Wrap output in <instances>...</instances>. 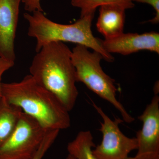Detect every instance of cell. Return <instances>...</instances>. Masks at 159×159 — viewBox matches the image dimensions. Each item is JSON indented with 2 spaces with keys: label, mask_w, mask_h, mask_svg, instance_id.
<instances>
[{
  "label": "cell",
  "mask_w": 159,
  "mask_h": 159,
  "mask_svg": "<svg viewBox=\"0 0 159 159\" xmlns=\"http://www.w3.org/2000/svg\"><path fill=\"white\" fill-rule=\"evenodd\" d=\"M125 159H136L134 157H128L127 158Z\"/></svg>",
  "instance_id": "obj_19"
},
{
  "label": "cell",
  "mask_w": 159,
  "mask_h": 159,
  "mask_svg": "<svg viewBox=\"0 0 159 159\" xmlns=\"http://www.w3.org/2000/svg\"><path fill=\"white\" fill-rule=\"evenodd\" d=\"M138 119L142 128L136 133V159H159V96H154Z\"/></svg>",
  "instance_id": "obj_7"
},
{
  "label": "cell",
  "mask_w": 159,
  "mask_h": 159,
  "mask_svg": "<svg viewBox=\"0 0 159 159\" xmlns=\"http://www.w3.org/2000/svg\"><path fill=\"white\" fill-rule=\"evenodd\" d=\"M66 159H75L74 158V157H72V156H71L70 155L68 154V155L67 156V157H66Z\"/></svg>",
  "instance_id": "obj_18"
},
{
  "label": "cell",
  "mask_w": 159,
  "mask_h": 159,
  "mask_svg": "<svg viewBox=\"0 0 159 159\" xmlns=\"http://www.w3.org/2000/svg\"><path fill=\"white\" fill-rule=\"evenodd\" d=\"M2 93L7 102L20 109L46 129L60 131L70 126L69 111L30 74L19 82L2 83Z\"/></svg>",
  "instance_id": "obj_2"
},
{
  "label": "cell",
  "mask_w": 159,
  "mask_h": 159,
  "mask_svg": "<svg viewBox=\"0 0 159 159\" xmlns=\"http://www.w3.org/2000/svg\"><path fill=\"white\" fill-rule=\"evenodd\" d=\"M131 2H139L146 3L153 7L156 11V16L154 18L150 20V22L153 24H157L159 22V0H128Z\"/></svg>",
  "instance_id": "obj_17"
},
{
  "label": "cell",
  "mask_w": 159,
  "mask_h": 159,
  "mask_svg": "<svg viewBox=\"0 0 159 159\" xmlns=\"http://www.w3.org/2000/svg\"><path fill=\"white\" fill-rule=\"evenodd\" d=\"M84 46L77 45L72 51V59L76 70L77 82L82 83L100 98L112 104L122 116L124 122L130 123L134 119L117 98L115 80L103 71L100 61L101 54L91 52Z\"/></svg>",
  "instance_id": "obj_4"
},
{
  "label": "cell",
  "mask_w": 159,
  "mask_h": 159,
  "mask_svg": "<svg viewBox=\"0 0 159 159\" xmlns=\"http://www.w3.org/2000/svg\"><path fill=\"white\" fill-rule=\"evenodd\" d=\"M60 130L47 129L39 148L32 159H42L59 134Z\"/></svg>",
  "instance_id": "obj_14"
},
{
  "label": "cell",
  "mask_w": 159,
  "mask_h": 159,
  "mask_svg": "<svg viewBox=\"0 0 159 159\" xmlns=\"http://www.w3.org/2000/svg\"><path fill=\"white\" fill-rule=\"evenodd\" d=\"M101 43L110 54L126 55L144 50L159 53V34L154 31L141 34L123 32L116 37L101 40Z\"/></svg>",
  "instance_id": "obj_8"
},
{
  "label": "cell",
  "mask_w": 159,
  "mask_h": 159,
  "mask_svg": "<svg viewBox=\"0 0 159 159\" xmlns=\"http://www.w3.org/2000/svg\"><path fill=\"white\" fill-rule=\"evenodd\" d=\"M21 2L22 0H0V57L14 62Z\"/></svg>",
  "instance_id": "obj_9"
},
{
  "label": "cell",
  "mask_w": 159,
  "mask_h": 159,
  "mask_svg": "<svg viewBox=\"0 0 159 159\" xmlns=\"http://www.w3.org/2000/svg\"><path fill=\"white\" fill-rule=\"evenodd\" d=\"M30 75L54 94L68 111L78 96L72 51L64 43L53 42L43 46L33 57Z\"/></svg>",
  "instance_id": "obj_1"
},
{
  "label": "cell",
  "mask_w": 159,
  "mask_h": 159,
  "mask_svg": "<svg viewBox=\"0 0 159 159\" xmlns=\"http://www.w3.org/2000/svg\"><path fill=\"white\" fill-rule=\"evenodd\" d=\"M15 62L7 60L0 57V99L2 98V82L3 74L14 66Z\"/></svg>",
  "instance_id": "obj_16"
},
{
  "label": "cell",
  "mask_w": 159,
  "mask_h": 159,
  "mask_svg": "<svg viewBox=\"0 0 159 159\" xmlns=\"http://www.w3.org/2000/svg\"><path fill=\"white\" fill-rule=\"evenodd\" d=\"M93 106L102 119L99 130L102 135V141L93 149L97 159H125L133 151L138 148L136 137L129 138L120 130L119 125L124 122L120 118L114 120L104 112L101 107L93 102Z\"/></svg>",
  "instance_id": "obj_6"
},
{
  "label": "cell",
  "mask_w": 159,
  "mask_h": 159,
  "mask_svg": "<svg viewBox=\"0 0 159 159\" xmlns=\"http://www.w3.org/2000/svg\"><path fill=\"white\" fill-rule=\"evenodd\" d=\"M47 130L22 112L13 132L0 148V159H32Z\"/></svg>",
  "instance_id": "obj_5"
},
{
  "label": "cell",
  "mask_w": 159,
  "mask_h": 159,
  "mask_svg": "<svg viewBox=\"0 0 159 159\" xmlns=\"http://www.w3.org/2000/svg\"><path fill=\"white\" fill-rule=\"evenodd\" d=\"M95 12L80 16L72 24H59L46 17L43 11L26 12L24 18L28 23V34L36 40L37 52L49 43L53 42H70L84 46L99 53L108 62L114 60L111 54L102 48L101 39L94 37L92 32V21Z\"/></svg>",
  "instance_id": "obj_3"
},
{
  "label": "cell",
  "mask_w": 159,
  "mask_h": 159,
  "mask_svg": "<svg viewBox=\"0 0 159 159\" xmlns=\"http://www.w3.org/2000/svg\"><path fill=\"white\" fill-rule=\"evenodd\" d=\"M22 112L3 97L0 99V148L13 132Z\"/></svg>",
  "instance_id": "obj_11"
},
{
  "label": "cell",
  "mask_w": 159,
  "mask_h": 159,
  "mask_svg": "<svg viewBox=\"0 0 159 159\" xmlns=\"http://www.w3.org/2000/svg\"><path fill=\"white\" fill-rule=\"evenodd\" d=\"M128 0L121 2L107 4L99 7L97 20V30L105 39L116 37L123 32L125 11L134 7Z\"/></svg>",
  "instance_id": "obj_10"
},
{
  "label": "cell",
  "mask_w": 159,
  "mask_h": 159,
  "mask_svg": "<svg viewBox=\"0 0 159 159\" xmlns=\"http://www.w3.org/2000/svg\"><path fill=\"white\" fill-rule=\"evenodd\" d=\"M93 137L90 131L79 132L73 141L67 145L69 154L75 159H97L93 153L95 147Z\"/></svg>",
  "instance_id": "obj_12"
},
{
  "label": "cell",
  "mask_w": 159,
  "mask_h": 159,
  "mask_svg": "<svg viewBox=\"0 0 159 159\" xmlns=\"http://www.w3.org/2000/svg\"><path fill=\"white\" fill-rule=\"evenodd\" d=\"M125 0H71L72 6L80 9V16L95 12L97 7L112 3H119Z\"/></svg>",
  "instance_id": "obj_13"
},
{
  "label": "cell",
  "mask_w": 159,
  "mask_h": 159,
  "mask_svg": "<svg viewBox=\"0 0 159 159\" xmlns=\"http://www.w3.org/2000/svg\"><path fill=\"white\" fill-rule=\"evenodd\" d=\"M25 10L29 13L35 11H43L41 5V0H22Z\"/></svg>",
  "instance_id": "obj_15"
}]
</instances>
